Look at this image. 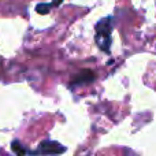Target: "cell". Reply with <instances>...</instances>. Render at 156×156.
I'll return each mask as SVG.
<instances>
[{"label": "cell", "instance_id": "6da1fadb", "mask_svg": "<svg viewBox=\"0 0 156 156\" xmlns=\"http://www.w3.org/2000/svg\"><path fill=\"white\" fill-rule=\"evenodd\" d=\"M111 32H112V25L111 18H104L96 25V43L99 48L104 52H110L111 45Z\"/></svg>", "mask_w": 156, "mask_h": 156}, {"label": "cell", "instance_id": "7a4b0ae2", "mask_svg": "<svg viewBox=\"0 0 156 156\" xmlns=\"http://www.w3.org/2000/svg\"><path fill=\"white\" fill-rule=\"evenodd\" d=\"M66 151L65 147H62L56 141H43L38 147L40 154H49V155H56V154H63Z\"/></svg>", "mask_w": 156, "mask_h": 156}, {"label": "cell", "instance_id": "3957f363", "mask_svg": "<svg viewBox=\"0 0 156 156\" xmlns=\"http://www.w3.org/2000/svg\"><path fill=\"white\" fill-rule=\"evenodd\" d=\"M96 78V74L90 70H82L78 74H76L73 78H71V86H80V85H85V83H90L94 81Z\"/></svg>", "mask_w": 156, "mask_h": 156}, {"label": "cell", "instance_id": "277c9868", "mask_svg": "<svg viewBox=\"0 0 156 156\" xmlns=\"http://www.w3.org/2000/svg\"><path fill=\"white\" fill-rule=\"evenodd\" d=\"M11 148H12V151L15 152L16 155H25V154H26V149H25L23 147H22L21 144L18 143V141H12V145H11Z\"/></svg>", "mask_w": 156, "mask_h": 156}, {"label": "cell", "instance_id": "5b68a950", "mask_svg": "<svg viewBox=\"0 0 156 156\" xmlns=\"http://www.w3.org/2000/svg\"><path fill=\"white\" fill-rule=\"evenodd\" d=\"M52 4H45V3H40V4H37V7H36V11H37L38 14H48V11L51 10Z\"/></svg>", "mask_w": 156, "mask_h": 156}, {"label": "cell", "instance_id": "8992f818", "mask_svg": "<svg viewBox=\"0 0 156 156\" xmlns=\"http://www.w3.org/2000/svg\"><path fill=\"white\" fill-rule=\"evenodd\" d=\"M62 2H63V0H54V3H52V5H59Z\"/></svg>", "mask_w": 156, "mask_h": 156}]
</instances>
